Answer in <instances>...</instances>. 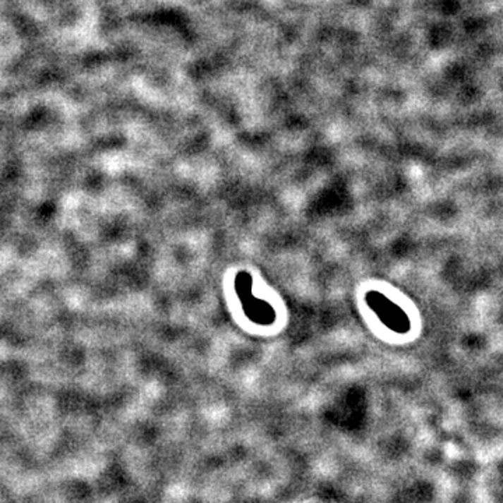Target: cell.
I'll use <instances>...</instances> for the list:
<instances>
[{
    "label": "cell",
    "mask_w": 503,
    "mask_h": 503,
    "mask_svg": "<svg viewBox=\"0 0 503 503\" xmlns=\"http://www.w3.org/2000/svg\"><path fill=\"white\" fill-rule=\"evenodd\" d=\"M375 302V309L379 312V316H382V319L387 323H392L390 326H393V329L399 330L403 329V325H401V315L400 312L394 310L392 308V305L387 303V301H384L382 296H377V301H372Z\"/></svg>",
    "instance_id": "6da1fadb"
}]
</instances>
